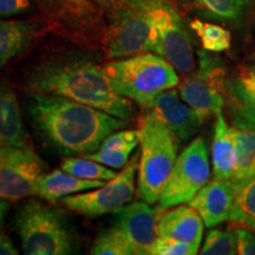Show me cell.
Listing matches in <instances>:
<instances>
[{
	"label": "cell",
	"mask_w": 255,
	"mask_h": 255,
	"mask_svg": "<svg viewBox=\"0 0 255 255\" xmlns=\"http://www.w3.org/2000/svg\"><path fill=\"white\" fill-rule=\"evenodd\" d=\"M60 169L84 180L109 181L116 176V173L107 165L98 163L87 157H66L63 159Z\"/></svg>",
	"instance_id": "484cf974"
},
{
	"label": "cell",
	"mask_w": 255,
	"mask_h": 255,
	"mask_svg": "<svg viewBox=\"0 0 255 255\" xmlns=\"http://www.w3.org/2000/svg\"><path fill=\"white\" fill-rule=\"evenodd\" d=\"M234 197V181L214 178L191 199L189 206L199 213L206 227L212 228L220 223L229 221Z\"/></svg>",
	"instance_id": "5bb4252c"
},
{
	"label": "cell",
	"mask_w": 255,
	"mask_h": 255,
	"mask_svg": "<svg viewBox=\"0 0 255 255\" xmlns=\"http://www.w3.org/2000/svg\"><path fill=\"white\" fill-rule=\"evenodd\" d=\"M227 97L234 127L255 130V63L237 70L229 82Z\"/></svg>",
	"instance_id": "9a60e30c"
},
{
	"label": "cell",
	"mask_w": 255,
	"mask_h": 255,
	"mask_svg": "<svg viewBox=\"0 0 255 255\" xmlns=\"http://www.w3.org/2000/svg\"><path fill=\"white\" fill-rule=\"evenodd\" d=\"M139 142V130H119L110 133L97 150L83 156L109 168L121 169L126 167L130 155Z\"/></svg>",
	"instance_id": "ffe728a7"
},
{
	"label": "cell",
	"mask_w": 255,
	"mask_h": 255,
	"mask_svg": "<svg viewBox=\"0 0 255 255\" xmlns=\"http://www.w3.org/2000/svg\"><path fill=\"white\" fill-rule=\"evenodd\" d=\"M105 182L107 181L84 180L66 173L63 169H57L49 174H43L39 177L36 196H39L47 202L55 203L63 197L95 189L103 186Z\"/></svg>",
	"instance_id": "d6986e66"
},
{
	"label": "cell",
	"mask_w": 255,
	"mask_h": 255,
	"mask_svg": "<svg viewBox=\"0 0 255 255\" xmlns=\"http://www.w3.org/2000/svg\"><path fill=\"white\" fill-rule=\"evenodd\" d=\"M210 176L209 155L206 142L195 138L177 156L173 170L159 196L158 205L162 210L189 203Z\"/></svg>",
	"instance_id": "9c48e42d"
},
{
	"label": "cell",
	"mask_w": 255,
	"mask_h": 255,
	"mask_svg": "<svg viewBox=\"0 0 255 255\" xmlns=\"http://www.w3.org/2000/svg\"><path fill=\"white\" fill-rule=\"evenodd\" d=\"M234 183L235 197L229 221L255 232V174Z\"/></svg>",
	"instance_id": "7402d4cb"
},
{
	"label": "cell",
	"mask_w": 255,
	"mask_h": 255,
	"mask_svg": "<svg viewBox=\"0 0 255 255\" xmlns=\"http://www.w3.org/2000/svg\"><path fill=\"white\" fill-rule=\"evenodd\" d=\"M239 164L237 138L222 114L216 116L212 143V167L216 180H235Z\"/></svg>",
	"instance_id": "e0dca14e"
},
{
	"label": "cell",
	"mask_w": 255,
	"mask_h": 255,
	"mask_svg": "<svg viewBox=\"0 0 255 255\" xmlns=\"http://www.w3.org/2000/svg\"><path fill=\"white\" fill-rule=\"evenodd\" d=\"M178 94L174 88L159 94L149 113L161 121L177 139L188 141L199 131L202 120Z\"/></svg>",
	"instance_id": "4fadbf2b"
},
{
	"label": "cell",
	"mask_w": 255,
	"mask_h": 255,
	"mask_svg": "<svg viewBox=\"0 0 255 255\" xmlns=\"http://www.w3.org/2000/svg\"><path fill=\"white\" fill-rule=\"evenodd\" d=\"M45 168L30 146L0 148V199L17 202L36 196L38 180Z\"/></svg>",
	"instance_id": "8fae6325"
},
{
	"label": "cell",
	"mask_w": 255,
	"mask_h": 255,
	"mask_svg": "<svg viewBox=\"0 0 255 255\" xmlns=\"http://www.w3.org/2000/svg\"><path fill=\"white\" fill-rule=\"evenodd\" d=\"M28 146V135L13 88L0 82V148Z\"/></svg>",
	"instance_id": "ac0fdd59"
},
{
	"label": "cell",
	"mask_w": 255,
	"mask_h": 255,
	"mask_svg": "<svg viewBox=\"0 0 255 255\" xmlns=\"http://www.w3.org/2000/svg\"><path fill=\"white\" fill-rule=\"evenodd\" d=\"M237 248L240 255H255V235L246 227L237 228Z\"/></svg>",
	"instance_id": "f546056e"
},
{
	"label": "cell",
	"mask_w": 255,
	"mask_h": 255,
	"mask_svg": "<svg viewBox=\"0 0 255 255\" xmlns=\"http://www.w3.org/2000/svg\"><path fill=\"white\" fill-rule=\"evenodd\" d=\"M203 223L199 213L191 206H176L159 214L158 237L184 242L200 251Z\"/></svg>",
	"instance_id": "2e32d148"
},
{
	"label": "cell",
	"mask_w": 255,
	"mask_h": 255,
	"mask_svg": "<svg viewBox=\"0 0 255 255\" xmlns=\"http://www.w3.org/2000/svg\"><path fill=\"white\" fill-rule=\"evenodd\" d=\"M18 251L13 241L4 233H0V255H17Z\"/></svg>",
	"instance_id": "1f68e13d"
},
{
	"label": "cell",
	"mask_w": 255,
	"mask_h": 255,
	"mask_svg": "<svg viewBox=\"0 0 255 255\" xmlns=\"http://www.w3.org/2000/svg\"><path fill=\"white\" fill-rule=\"evenodd\" d=\"M92 1L98 4L100 6H103V7H109L114 8L115 6L120 2V0H92Z\"/></svg>",
	"instance_id": "836d02e7"
},
{
	"label": "cell",
	"mask_w": 255,
	"mask_h": 255,
	"mask_svg": "<svg viewBox=\"0 0 255 255\" xmlns=\"http://www.w3.org/2000/svg\"><path fill=\"white\" fill-rule=\"evenodd\" d=\"M15 229L26 255L75 253L76 239L63 214L40 201L27 200L18 209Z\"/></svg>",
	"instance_id": "5b68a950"
},
{
	"label": "cell",
	"mask_w": 255,
	"mask_h": 255,
	"mask_svg": "<svg viewBox=\"0 0 255 255\" xmlns=\"http://www.w3.org/2000/svg\"><path fill=\"white\" fill-rule=\"evenodd\" d=\"M158 36V55L183 75L195 69L194 50L182 18L169 0H138Z\"/></svg>",
	"instance_id": "ba28073f"
},
{
	"label": "cell",
	"mask_w": 255,
	"mask_h": 255,
	"mask_svg": "<svg viewBox=\"0 0 255 255\" xmlns=\"http://www.w3.org/2000/svg\"><path fill=\"white\" fill-rule=\"evenodd\" d=\"M190 27L200 38L203 50L212 53H218L225 52L231 47V32L220 25L205 23L200 19H195L190 23Z\"/></svg>",
	"instance_id": "cb8c5ba5"
},
{
	"label": "cell",
	"mask_w": 255,
	"mask_h": 255,
	"mask_svg": "<svg viewBox=\"0 0 255 255\" xmlns=\"http://www.w3.org/2000/svg\"><path fill=\"white\" fill-rule=\"evenodd\" d=\"M104 40L105 57L110 60L141 53L158 55V36L138 0H121Z\"/></svg>",
	"instance_id": "8992f818"
},
{
	"label": "cell",
	"mask_w": 255,
	"mask_h": 255,
	"mask_svg": "<svg viewBox=\"0 0 255 255\" xmlns=\"http://www.w3.org/2000/svg\"><path fill=\"white\" fill-rule=\"evenodd\" d=\"M103 68L115 90L144 109H150L159 94L180 83L176 69L152 52L110 60Z\"/></svg>",
	"instance_id": "3957f363"
},
{
	"label": "cell",
	"mask_w": 255,
	"mask_h": 255,
	"mask_svg": "<svg viewBox=\"0 0 255 255\" xmlns=\"http://www.w3.org/2000/svg\"><path fill=\"white\" fill-rule=\"evenodd\" d=\"M28 92L52 95L90 105L128 120L133 115L131 101L111 85L104 68L79 59H55L41 63L26 77Z\"/></svg>",
	"instance_id": "7a4b0ae2"
},
{
	"label": "cell",
	"mask_w": 255,
	"mask_h": 255,
	"mask_svg": "<svg viewBox=\"0 0 255 255\" xmlns=\"http://www.w3.org/2000/svg\"><path fill=\"white\" fill-rule=\"evenodd\" d=\"M162 209L144 201L127 205L119 212L116 227L126 238L130 255H150L158 238V219Z\"/></svg>",
	"instance_id": "7c38bea8"
},
{
	"label": "cell",
	"mask_w": 255,
	"mask_h": 255,
	"mask_svg": "<svg viewBox=\"0 0 255 255\" xmlns=\"http://www.w3.org/2000/svg\"><path fill=\"white\" fill-rule=\"evenodd\" d=\"M199 250L184 242L167 238H157L150 255H194Z\"/></svg>",
	"instance_id": "f1b7e54d"
},
{
	"label": "cell",
	"mask_w": 255,
	"mask_h": 255,
	"mask_svg": "<svg viewBox=\"0 0 255 255\" xmlns=\"http://www.w3.org/2000/svg\"><path fill=\"white\" fill-rule=\"evenodd\" d=\"M141 152L137 193L146 203L158 202L177 158L176 137L150 113L139 121Z\"/></svg>",
	"instance_id": "277c9868"
},
{
	"label": "cell",
	"mask_w": 255,
	"mask_h": 255,
	"mask_svg": "<svg viewBox=\"0 0 255 255\" xmlns=\"http://www.w3.org/2000/svg\"><path fill=\"white\" fill-rule=\"evenodd\" d=\"M253 56H254V59H255V52H254V55H253Z\"/></svg>",
	"instance_id": "e575fe53"
},
{
	"label": "cell",
	"mask_w": 255,
	"mask_h": 255,
	"mask_svg": "<svg viewBox=\"0 0 255 255\" xmlns=\"http://www.w3.org/2000/svg\"><path fill=\"white\" fill-rule=\"evenodd\" d=\"M199 68L180 83L181 98L189 105L202 122L222 114L228 95L226 68L222 60L206 50L197 51Z\"/></svg>",
	"instance_id": "52a82bcc"
},
{
	"label": "cell",
	"mask_w": 255,
	"mask_h": 255,
	"mask_svg": "<svg viewBox=\"0 0 255 255\" xmlns=\"http://www.w3.org/2000/svg\"><path fill=\"white\" fill-rule=\"evenodd\" d=\"M27 115L45 141L63 154L87 155L100 148L127 121L90 105L52 95L30 92Z\"/></svg>",
	"instance_id": "6da1fadb"
},
{
	"label": "cell",
	"mask_w": 255,
	"mask_h": 255,
	"mask_svg": "<svg viewBox=\"0 0 255 255\" xmlns=\"http://www.w3.org/2000/svg\"><path fill=\"white\" fill-rule=\"evenodd\" d=\"M139 155L129 159L120 174L95 189L73 194L60 199L66 208L88 218H97L110 213H119L133 199L136 193V173Z\"/></svg>",
	"instance_id": "30bf717a"
},
{
	"label": "cell",
	"mask_w": 255,
	"mask_h": 255,
	"mask_svg": "<svg viewBox=\"0 0 255 255\" xmlns=\"http://www.w3.org/2000/svg\"><path fill=\"white\" fill-rule=\"evenodd\" d=\"M233 129L239 151V164L235 180H240L255 174V130L251 128L235 127H233Z\"/></svg>",
	"instance_id": "d4e9b609"
},
{
	"label": "cell",
	"mask_w": 255,
	"mask_h": 255,
	"mask_svg": "<svg viewBox=\"0 0 255 255\" xmlns=\"http://www.w3.org/2000/svg\"><path fill=\"white\" fill-rule=\"evenodd\" d=\"M203 13L223 21L238 23L246 17L253 0H193Z\"/></svg>",
	"instance_id": "603a6c76"
},
{
	"label": "cell",
	"mask_w": 255,
	"mask_h": 255,
	"mask_svg": "<svg viewBox=\"0 0 255 255\" xmlns=\"http://www.w3.org/2000/svg\"><path fill=\"white\" fill-rule=\"evenodd\" d=\"M30 6V0H0V17L7 18L24 13Z\"/></svg>",
	"instance_id": "4dcf8cb0"
},
{
	"label": "cell",
	"mask_w": 255,
	"mask_h": 255,
	"mask_svg": "<svg viewBox=\"0 0 255 255\" xmlns=\"http://www.w3.org/2000/svg\"><path fill=\"white\" fill-rule=\"evenodd\" d=\"M202 255H234L238 254L235 231L212 229L199 252Z\"/></svg>",
	"instance_id": "83f0119b"
},
{
	"label": "cell",
	"mask_w": 255,
	"mask_h": 255,
	"mask_svg": "<svg viewBox=\"0 0 255 255\" xmlns=\"http://www.w3.org/2000/svg\"><path fill=\"white\" fill-rule=\"evenodd\" d=\"M8 208H9L8 201L0 199V233H1V229L4 227L5 216H6V213L8 212Z\"/></svg>",
	"instance_id": "d6a6232c"
},
{
	"label": "cell",
	"mask_w": 255,
	"mask_h": 255,
	"mask_svg": "<svg viewBox=\"0 0 255 255\" xmlns=\"http://www.w3.org/2000/svg\"><path fill=\"white\" fill-rule=\"evenodd\" d=\"M90 252L94 255H130L126 238L116 226L101 232Z\"/></svg>",
	"instance_id": "4316f807"
},
{
	"label": "cell",
	"mask_w": 255,
	"mask_h": 255,
	"mask_svg": "<svg viewBox=\"0 0 255 255\" xmlns=\"http://www.w3.org/2000/svg\"><path fill=\"white\" fill-rule=\"evenodd\" d=\"M38 34L36 25L26 20H0V70L24 55Z\"/></svg>",
	"instance_id": "44dd1931"
}]
</instances>
